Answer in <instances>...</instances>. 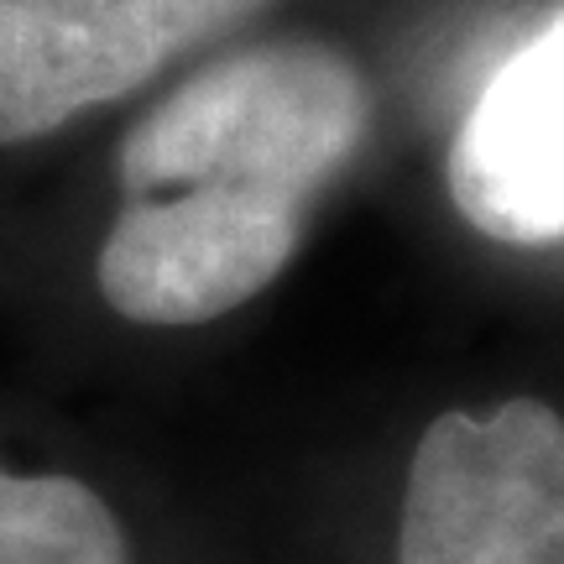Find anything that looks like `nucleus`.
Wrapping results in <instances>:
<instances>
[{"mask_svg":"<svg viewBox=\"0 0 564 564\" xmlns=\"http://www.w3.org/2000/svg\"><path fill=\"white\" fill-rule=\"evenodd\" d=\"M398 564H564V419L539 398L449 408L403 486Z\"/></svg>","mask_w":564,"mask_h":564,"instance_id":"f03ea898","label":"nucleus"},{"mask_svg":"<svg viewBox=\"0 0 564 564\" xmlns=\"http://www.w3.org/2000/svg\"><path fill=\"white\" fill-rule=\"evenodd\" d=\"M371 95L340 47L272 37L236 47L173 84L121 141L126 194L251 188L314 204L356 158Z\"/></svg>","mask_w":564,"mask_h":564,"instance_id":"f257e3e1","label":"nucleus"},{"mask_svg":"<svg viewBox=\"0 0 564 564\" xmlns=\"http://www.w3.org/2000/svg\"><path fill=\"white\" fill-rule=\"evenodd\" d=\"M0 564H131V539L89 481L0 460Z\"/></svg>","mask_w":564,"mask_h":564,"instance_id":"423d86ee","label":"nucleus"},{"mask_svg":"<svg viewBox=\"0 0 564 564\" xmlns=\"http://www.w3.org/2000/svg\"><path fill=\"white\" fill-rule=\"evenodd\" d=\"M308 204L251 188L131 194L95 257L100 299L126 324L188 329L236 314L299 257Z\"/></svg>","mask_w":564,"mask_h":564,"instance_id":"20e7f679","label":"nucleus"},{"mask_svg":"<svg viewBox=\"0 0 564 564\" xmlns=\"http://www.w3.org/2000/svg\"><path fill=\"white\" fill-rule=\"evenodd\" d=\"M449 199L491 241H564V6L465 110L449 147Z\"/></svg>","mask_w":564,"mask_h":564,"instance_id":"39448f33","label":"nucleus"},{"mask_svg":"<svg viewBox=\"0 0 564 564\" xmlns=\"http://www.w3.org/2000/svg\"><path fill=\"white\" fill-rule=\"evenodd\" d=\"M267 0H0V147L137 95Z\"/></svg>","mask_w":564,"mask_h":564,"instance_id":"7ed1b4c3","label":"nucleus"}]
</instances>
